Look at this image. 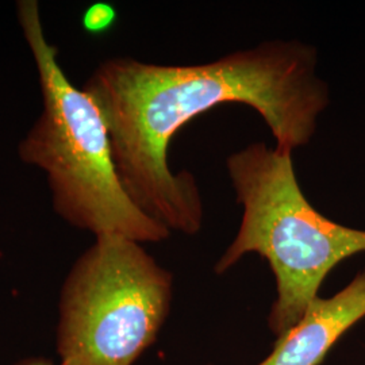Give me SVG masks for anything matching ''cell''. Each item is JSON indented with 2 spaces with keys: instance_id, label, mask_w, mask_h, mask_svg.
<instances>
[{
  "instance_id": "obj_3",
  "label": "cell",
  "mask_w": 365,
  "mask_h": 365,
  "mask_svg": "<svg viewBox=\"0 0 365 365\" xmlns=\"http://www.w3.org/2000/svg\"><path fill=\"white\" fill-rule=\"evenodd\" d=\"M292 155L253 143L227 156L226 170L242 218L214 267L215 274H225L249 253L268 261L277 292L268 327L277 337L303 318L334 267L365 253V230L331 221L312 206Z\"/></svg>"
},
{
  "instance_id": "obj_7",
  "label": "cell",
  "mask_w": 365,
  "mask_h": 365,
  "mask_svg": "<svg viewBox=\"0 0 365 365\" xmlns=\"http://www.w3.org/2000/svg\"><path fill=\"white\" fill-rule=\"evenodd\" d=\"M15 365H53L51 361L45 360V359H41V357H33V359H26L21 363Z\"/></svg>"
},
{
  "instance_id": "obj_6",
  "label": "cell",
  "mask_w": 365,
  "mask_h": 365,
  "mask_svg": "<svg viewBox=\"0 0 365 365\" xmlns=\"http://www.w3.org/2000/svg\"><path fill=\"white\" fill-rule=\"evenodd\" d=\"M117 21V11L111 4L95 3L90 6L81 18V24L90 34H103Z\"/></svg>"
},
{
  "instance_id": "obj_1",
  "label": "cell",
  "mask_w": 365,
  "mask_h": 365,
  "mask_svg": "<svg viewBox=\"0 0 365 365\" xmlns=\"http://www.w3.org/2000/svg\"><path fill=\"white\" fill-rule=\"evenodd\" d=\"M318 64L310 43L267 39L195 66L107 58L83 90L105 119L118 178L134 205L170 233L195 235L203 226V199L191 172L170 170L173 137L211 108L235 103L264 119L277 148L307 146L330 105Z\"/></svg>"
},
{
  "instance_id": "obj_2",
  "label": "cell",
  "mask_w": 365,
  "mask_h": 365,
  "mask_svg": "<svg viewBox=\"0 0 365 365\" xmlns=\"http://www.w3.org/2000/svg\"><path fill=\"white\" fill-rule=\"evenodd\" d=\"M33 54L42 111L18 145L19 158L43 170L54 211L69 225L98 235L156 244L170 232L138 209L118 178L105 119L91 96L78 90L45 34L38 1L16 6Z\"/></svg>"
},
{
  "instance_id": "obj_5",
  "label": "cell",
  "mask_w": 365,
  "mask_h": 365,
  "mask_svg": "<svg viewBox=\"0 0 365 365\" xmlns=\"http://www.w3.org/2000/svg\"><path fill=\"white\" fill-rule=\"evenodd\" d=\"M365 317V272L330 298H315L303 318L277 337L257 365H319L331 346Z\"/></svg>"
},
{
  "instance_id": "obj_4",
  "label": "cell",
  "mask_w": 365,
  "mask_h": 365,
  "mask_svg": "<svg viewBox=\"0 0 365 365\" xmlns=\"http://www.w3.org/2000/svg\"><path fill=\"white\" fill-rule=\"evenodd\" d=\"M173 276L143 244L98 235L73 264L60 299V365H133L170 314Z\"/></svg>"
}]
</instances>
